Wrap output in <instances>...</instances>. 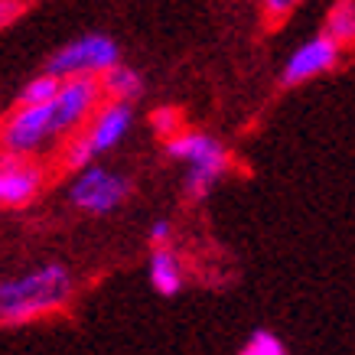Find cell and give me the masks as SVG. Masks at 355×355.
Segmentation results:
<instances>
[{
	"instance_id": "1",
	"label": "cell",
	"mask_w": 355,
	"mask_h": 355,
	"mask_svg": "<svg viewBox=\"0 0 355 355\" xmlns=\"http://www.w3.org/2000/svg\"><path fill=\"white\" fill-rule=\"evenodd\" d=\"M72 291V274L59 261H46L40 268L0 280V326H20L53 316L65 310Z\"/></svg>"
},
{
	"instance_id": "2",
	"label": "cell",
	"mask_w": 355,
	"mask_h": 355,
	"mask_svg": "<svg viewBox=\"0 0 355 355\" xmlns=\"http://www.w3.org/2000/svg\"><path fill=\"white\" fill-rule=\"evenodd\" d=\"M163 153L186 166V196L189 199H205L232 166L225 144L205 130H176L166 137Z\"/></svg>"
},
{
	"instance_id": "3",
	"label": "cell",
	"mask_w": 355,
	"mask_h": 355,
	"mask_svg": "<svg viewBox=\"0 0 355 355\" xmlns=\"http://www.w3.org/2000/svg\"><path fill=\"white\" fill-rule=\"evenodd\" d=\"M130 128H134V105L130 101H118V98L101 101L92 111L88 128L69 140V147H65V166L82 170L92 160H98L101 153H111L130 134Z\"/></svg>"
},
{
	"instance_id": "4",
	"label": "cell",
	"mask_w": 355,
	"mask_h": 355,
	"mask_svg": "<svg viewBox=\"0 0 355 355\" xmlns=\"http://www.w3.org/2000/svg\"><path fill=\"white\" fill-rule=\"evenodd\" d=\"M130 196V180L118 170L88 163L82 170H76V180L69 183V202L76 205L78 212L88 216H111L121 205L128 202Z\"/></svg>"
},
{
	"instance_id": "5",
	"label": "cell",
	"mask_w": 355,
	"mask_h": 355,
	"mask_svg": "<svg viewBox=\"0 0 355 355\" xmlns=\"http://www.w3.org/2000/svg\"><path fill=\"white\" fill-rule=\"evenodd\" d=\"M121 59V46L118 40H111L105 33H85V36H76L65 46H59L49 62H46V72H53L59 78H72V76H101L105 69Z\"/></svg>"
},
{
	"instance_id": "6",
	"label": "cell",
	"mask_w": 355,
	"mask_h": 355,
	"mask_svg": "<svg viewBox=\"0 0 355 355\" xmlns=\"http://www.w3.org/2000/svg\"><path fill=\"white\" fill-rule=\"evenodd\" d=\"M59 128L53 118V105H17L10 118L0 124V150L36 157L46 144L59 140Z\"/></svg>"
},
{
	"instance_id": "7",
	"label": "cell",
	"mask_w": 355,
	"mask_h": 355,
	"mask_svg": "<svg viewBox=\"0 0 355 355\" xmlns=\"http://www.w3.org/2000/svg\"><path fill=\"white\" fill-rule=\"evenodd\" d=\"M101 101H105V95H101V85H98V76L62 78V85H59V92H55V98L49 101V105H53V118H55L59 134H69V130L82 128Z\"/></svg>"
},
{
	"instance_id": "8",
	"label": "cell",
	"mask_w": 355,
	"mask_h": 355,
	"mask_svg": "<svg viewBox=\"0 0 355 355\" xmlns=\"http://www.w3.org/2000/svg\"><path fill=\"white\" fill-rule=\"evenodd\" d=\"M43 166L23 153L0 150V209H23L43 193Z\"/></svg>"
},
{
	"instance_id": "9",
	"label": "cell",
	"mask_w": 355,
	"mask_h": 355,
	"mask_svg": "<svg viewBox=\"0 0 355 355\" xmlns=\"http://www.w3.org/2000/svg\"><path fill=\"white\" fill-rule=\"evenodd\" d=\"M339 55H343V46L329 40L326 33H320V36L300 43L287 55V62L280 69V82L284 85H303V82H310L316 76H326L329 69H336Z\"/></svg>"
},
{
	"instance_id": "10",
	"label": "cell",
	"mask_w": 355,
	"mask_h": 355,
	"mask_svg": "<svg viewBox=\"0 0 355 355\" xmlns=\"http://www.w3.org/2000/svg\"><path fill=\"white\" fill-rule=\"evenodd\" d=\"M147 277H150V287L160 297H176L186 284L180 254L170 245H157L150 251V261H147Z\"/></svg>"
},
{
	"instance_id": "11",
	"label": "cell",
	"mask_w": 355,
	"mask_h": 355,
	"mask_svg": "<svg viewBox=\"0 0 355 355\" xmlns=\"http://www.w3.org/2000/svg\"><path fill=\"white\" fill-rule=\"evenodd\" d=\"M98 85H101V95L105 98H118V101H130V105L144 95V76H140L137 69L124 65L121 59L98 76Z\"/></svg>"
},
{
	"instance_id": "12",
	"label": "cell",
	"mask_w": 355,
	"mask_h": 355,
	"mask_svg": "<svg viewBox=\"0 0 355 355\" xmlns=\"http://www.w3.org/2000/svg\"><path fill=\"white\" fill-rule=\"evenodd\" d=\"M326 36L336 40L339 46L355 40V3L352 0H336L329 13H326Z\"/></svg>"
},
{
	"instance_id": "13",
	"label": "cell",
	"mask_w": 355,
	"mask_h": 355,
	"mask_svg": "<svg viewBox=\"0 0 355 355\" xmlns=\"http://www.w3.org/2000/svg\"><path fill=\"white\" fill-rule=\"evenodd\" d=\"M59 85H62V78L59 76H53V72H40V76L30 78V82L20 88L17 105H46V101H53L55 98Z\"/></svg>"
},
{
	"instance_id": "14",
	"label": "cell",
	"mask_w": 355,
	"mask_h": 355,
	"mask_svg": "<svg viewBox=\"0 0 355 355\" xmlns=\"http://www.w3.org/2000/svg\"><path fill=\"white\" fill-rule=\"evenodd\" d=\"M238 355H287V345L280 343L270 329H254Z\"/></svg>"
},
{
	"instance_id": "15",
	"label": "cell",
	"mask_w": 355,
	"mask_h": 355,
	"mask_svg": "<svg viewBox=\"0 0 355 355\" xmlns=\"http://www.w3.org/2000/svg\"><path fill=\"white\" fill-rule=\"evenodd\" d=\"M147 238H150V245H170V238H173V222L170 218H153L150 228H147Z\"/></svg>"
},
{
	"instance_id": "16",
	"label": "cell",
	"mask_w": 355,
	"mask_h": 355,
	"mask_svg": "<svg viewBox=\"0 0 355 355\" xmlns=\"http://www.w3.org/2000/svg\"><path fill=\"white\" fill-rule=\"evenodd\" d=\"M20 7H23L20 0H0V30L20 17Z\"/></svg>"
},
{
	"instance_id": "17",
	"label": "cell",
	"mask_w": 355,
	"mask_h": 355,
	"mask_svg": "<svg viewBox=\"0 0 355 355\" xmlns=\"http://www.w3.org/2000/svg\"><path fill=\"white\" fill-rule=\"evenodd\" d=\"M153 128L160 130V134H166V137H170V134H176V114H173V111H160V114H153Z\"/></svg>"
},
{
	"instance_id": "18",
	"label": "cell",
	"mask_w": 355,
	"mask_h": 355,
	"mask_svg": "<svg viewBox=\"0 0 355 355\" xmlns=\"http://www.w3.org/2000/svg\"><path fill=\"white\" fill-rule=\"evenodd\" d=\"M297 0H264V7H268V13H274V17H284V13L291 10Z\"/></svg>"
}]
</instances>
